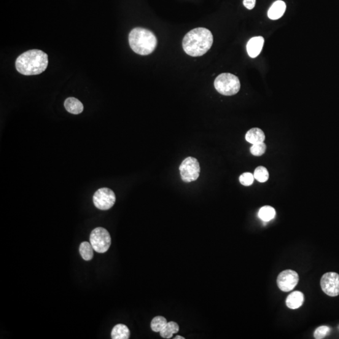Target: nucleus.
I'll list each match as a JSON object with an SVG mask.
<instances>
[{"label": "nucleus", "mask_w": 339, "mask_h": 339, "mask_svg": "<svg viewBox=\"0 0 339 339\" xmlns=\"http://www.w3.org/2000/svg\"><path fill=\"white\" fill-rule=\"evenodd\" d=\"M213 44V36L209 30L197 28L188 32L183 39V48L188 55L200 56L208 52Z\"/></svg>", "instance_id": "1"}, {"label": "nucleus", "mask_w": 339, "mask_h": 339, "mask_svg": "<svg viewBox=\"0 0 339 339\" xmlns=\"http://www.w3.org/2000/svg\"><path fill=\"white\" fill-rule=\"evenodd\" d=\"M48 55L40 50H31L21 54L16 61L15 66L20 74L34 75L42 73L48 66Z\"/></svg>", "instance_id": "2"}, {"label": "nucleus", "mask_w": 339, "mask_h": 339, "mask_svg": "<svg viewBox=\"0 0 339 339\" xmlns=\"http://www.w3.org/2000/svg\"><path fill=\"white\" fill-rule=\"evenodd\" d=\"M129 43L134 52L142 55H147L155 50L157 40L154 34L149 30L135 28L129 35Z\"/></svg>", "instance_id": "3"}, {"label": "nucleus", "mask_w": 339, "mask_h": 339, "mask_svg": "<svg viewBox=\"0 0 339 339\" xmlns=\"http://www.w3.org/2000/svg\"><path fill=\"white\" fill-rule=\"evenodd\" d=\"M215 88L218 93L224 96L235 95L240 90L241 83L239 78L230 73L218 75L214 81Z\"/></svg>", "instance_id": "4"}, {"label": "nucleus", "mask_w": 339, "mask_h": 339, "mask_svg": "<svg viewBox=\"0 0 339 339\" xmlns=\"http://www.w3.org/2000/svg\"><path fill=\"white\" fill-rule=\"evenodd\" d=\"M90 243L92 245L94 251L99 253H104L111 246V236L106 229L97 228L91 233Z\"/></svg>", "instance_id": "5"}, {"label": "nucleus", "mask_w": 339, "mask_h": 339, "mask_svg": "<svg viewBox=\"0 0 339 339\" xmlns=\"http://www.w3.org/2000/svg\"><path fill=\"white\" fill-rule=\"evenodd\" d=\"M183 181L189 183L197 180L200 176V164L195 158L189 157L183 160L179 167Z\"/></svg>", "instance_id": "6"}, {"label": "nucleus", "mask_w": 339, "mask_h": 339, "mask_svg": "<svg viewBox=\"0 0 339 339\" xmlns=\"http://www.w3.org/2000/svg\"><path fill=\"white\" fill-rule=\"evenodd\" d=\"M116 195L108 188H102L96 191L93 196V203L97 208L106 211L114 206Z\"/></svg>", "instance_id": "7"}, {"label": "nucleus", "mask_w": 339, "mask_h": 339, "mask_svg": "<svg viewBox=\"0 0 339 339\" xmlns=\"http://www.w3.org/2000/svg\"><path fill=\"white\" fill-rule=\"evenodd\" d=\"M320 285L325 294L330 297H337L339 295V274L335 272L324 274L320 280Z\"/></svg>", "instance_id": "8"}, {"label": "nucleus", "mask_w": 339, "mask_h": 339, "mask_svg": "<svg viewBox=\"0 0 339 339\" xmlns=\"http://www.w3.org/2000/svg\"><path fill=\"white\" fill-rule=\"evenodd\" d=\"M299 276L296 271L287 270L279 274L277 285L279 289L284 292H291L297 286Z\"/></svg>", "instance_id": "9"}, {"label": "nucleus", "mask_w": 339, "mask_h": 339, "mask_svg": "<svg viewBox=\"0 0 339 339\" xmlns=\"http://www.w3.org/2000/svg\"><path fill=\"white\" fill-rule=\"evenodd\" d=\"M265 40L263 37H255L247 42V52L251 58H256L260 55L263 49Z\"/></svg>", "instance_id": "10"}, {"label": "nucleus", "mask_w": 339, "mask_h": 339, "mask_svg": "<svg viewBox=\"0 0 339 339\" xmlns=\"http://www.w3.org/2000/svg\"><path fill=\"white\" fill-rule=\"evenodd\" d=\"M287 9L286 4L281 0H278L273 3L268 12V17L271 20H276L280 18L284 15Z\"/></svg>", "instance_id": "11"}, {"label": "nucleus", "mask_w": 339, "mask_h": 339, "mask_svg": "<svg viewBox=\"0 0 339 339\" xmlns=\"http://www.w3.org/2000/svg\"><path fill=\"white\" fill-rule=\"evenodd\" d=\"M304 301V295L299 291H295L291 293L288 296L286 300V305L289 308L297 309L303 305Z\"/></svg>", "instance_id": "12"}, {"label": "nucleus", "mask_w": 339, "mask_h": 339, "mask_svg": "<svg viewBox=\"0 0 339 339\" xmlns=\"http://www.w3.org/2000/svg\"><path fill=\"white\" fill-rule=\"evenodd\" d=\"M245 138L247 142L253 145L264 142L265 139V135L261 129L255 128L247 132Z\"/></svg>", "instance_id": "13"}, {"label": "nucleus", "mask_w": 339, "mask_h": 339, "mask_svg": "<svg viewBox=\"0 0 339 339\" xmlns=\"http://www.w3.org/2000/svg\"><path fill=\"white\" fill-rule=\"evenodd\" d=\"M64 106L71 114L79 115L84 110V106L79 100L75 98H69L64 102Z\"/></svg>", "instance_id": "14"}, {"label": "nucleus", "mask_w": 339, "mask_h": 339, "mask_svg": "<svg viewBox=\"0 0 339 339\" xmlns=\"http://www.w3.org/2000/svg\"><path fill=\"white\" fill-rule=\"evenodd\" d=\"M130 332L125 325L118 324L115 325L112 330L111 338L112 339H128L130 338Z\"/></svg>", "instance_id": "15"}, {"label": "nucleus", "mask_w": 339, "mask_h": 339, "mask_svg": "<svg viewBox=\"0 0 339 339\" xmlns=\"http://www.w3.org/2000/svg\"><path fill=\"white\" fill-rule=\"evenodd\" d=\"M180 329L179 325L175 322H169L164 329L160 332L161 337L171 338L174 333H177Z\"/></svg>", "instance_id": "16"}, {"label": "nucleus", "mask_w": 339, "mask_h": 339, "mask_svg": "<svg viewBox=\"0 0 339 339\" xmlns=\"http://www.w3.org/2000/svg\"><path fill=\"white\" fill-rule=\"evenodd\" d=\"M93 250L92 245L87 241L82 242L80 245L79 252L83 260L85 261H90L93 259Z\"/></svg>", "instance_id": "17"}, {"label": "nucleus", "mask_w": 339, "mask_h": 339, "mask_svg": "<svg viewBox=\"0 0 339 339\" xmlns=\"http://www.w3.org/2000/svg\"><path fill=\"white\" fill-rule=\"evenodd\" d=\"M259 217L263 221L268 222L275 217L276 211L273 207L266 206L262 207L259 211Z\"/></svg>", "instance_id": "18"}, {"label": "nucleus", "mask_w": 339, "mask_h": 339, "mask_svg": "<svg viewBox=\"0 0 339 339\" xmlns=\"http://www.w3.org/2000/svg\"><path fill=\"white\" fill-rule=\"evenodd\" d=\"M167 320L162 316L154 317L151 322V328L153 332H160L167 324Z\"/></svg>", "instance_id": "19"}, {"label": "nucleus", "mask_w": 339, "mask_h": 339, "mask_svg": "<svg viewBox=\"0 0 339 339\" xmlns=\"http://www.w3.org/2000/svg\"><path fill=\"white\" fill-rule=\"evenodd\" d=\"M254 177L258 182L263 183L267 181L269 179L268 170L263 166H258L255 169Z\"/></svg>", "instance_id": "20"}, {"label": "nucleus", "mask_w": 339, "mask_h": 339, "mask_svg": "<svg viewBox=\"0 0 339 339\" xmlns=\"http://www.w3.org/2000/svg\"><path fill=\"white\" fill-rule=\"evenodd\" d=\"M266 145L265 143H259V144H253L250 149V152L252 155L256 157H260L266 152Z\"/></svg>", "instance_id": "21"}, {"label": "nucleus", "mask_w": 339, "mask_h": 339, "mask_svg": "<svg viewBox=\"0 0 339 339\" xmlns=\"http://www.w3.org/2000/svg\"><path fill=\"white\" fill-rule=\"evenodd\" d=\"M254 175L249 173V172L244 173L239 177V182H240L242 185H244V186H250V185H251L254 182Z\"/></svg>", "instance_id": "22"}, {"label": "nucleus", "mask_w": 339, "mask_h": 339, "mask_svg": "<svg viewBox=\"0 0 339 339\" xmlns=\"http://www.w3.org/2000/svg\"><path fill=\"white\" fill-rule=\"evenodd\" d=\"M331 329L327 326H320L315 331L314 337L317 339H322L326 337L330 333Z\"/></svg>", "instance_id": "23"}, {"label": "nucleus", "mask_w": 339, "mask_h": 339, "mask_svg": "<svg viewBox=\"0 0 339 339\" xmlns=\"http://www.w3.org/2000/svg\"><path fill=\"white\" fill-rule=\"evenodd\" d=\"M257 0H243V5L247 9L252 10L256 5Z\"/></svg>", "instance_id": "24"}, {"label": "nucleus", "mask_w": 339, "mask_h": 339, "mask_svg": "<svg viewBox=\"0 0 339 339\" xmlns=\"http://www.w3.org/2000/svg\"><path fill=\"white\" fill-rule=\"evenodd\" d=\"M175 339H185V337H182V336L180 335H177L176 336V337L174 338Z\"/></svg>", "instance_id": "25"}]
</instances>
